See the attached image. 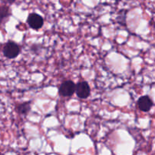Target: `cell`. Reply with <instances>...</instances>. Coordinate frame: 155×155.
<instances>
[{
	"label": "cell",
	"instance_id": "8992f818",
	"mask_svg": "<svg viewBox=\"0 0 155 155\" xmlns=\"http://www.w3.org/2000/svg\"><path fill=\"white\" fill-rule=\"evenodd\" d=\"M12 15L9 6L5 4H0V25L5 24Z\"/></svg>",
	"mask_w": 155,
	"mask_h": 155
},
{
	"label": "cell",
	"instance_id": "52a82bcc",
	"mask_svg": "<svg viewBox=\"0 0 155 155\" xmlns=\"http://www.w3.org/2000/svg\"><path fill=\"white\" fill-rule=\"evenodd\" d=\"M31 110V102L28 101V102L21 103L16 106L15 110L18 114L25 115L26 116Z\"/></svg>",
	"mask_w": 155,
	"mask_h": 155
},
{
	"label": "cell",
	"instance_id": "5b68a950",
	"mask_svg": "<svg viewBox=\"0 0 155 155\" xmlns=\"http://www.w3.org/2000/svg\"><path fill=\"white\" fill-rule=\"evenodd\" d=\"M138 107L141 111L142 112H148L153 107V104L152 100L148 96H142L138 99Z\"/></svg>",
	"mask_w": 155,
	"mask_h": 155
},
{
	"label": "cell",
	"instance_id": "ba28073f",
	"mask_svg": "<svg viewBox=\"0 0 155 155\" xmlns=\"http://www.w3.org/2000/svg\"><path fill=\"white\" fill-rule=\"evenodd\" d=\"M0 1L5 5H12L15 2L16 0H0Z\"/></svg>",
	"mask_w": 155,
	"mask_h": 155
},
{
	"label": "cell",
	"instance_id": "6da1fadb",
	"mask_svg": "<svg viewBox=\"0 0 155 155\" xmlns=\"http://www.w3.org/2000/svg\"><path fill=\"white\" fill-rule=\"evenodd\" d=\"M21 53V47L14 41H9L2 47V53L5 58L13 59L17 57Z\"/></svg>",
	"mask_w": 155,
	"mask_h": 155
},
{
	"label": "cell",
	"instance_id": "3957f363",
	"mask_svg": "<svg viewBox=\"0 0 155 155\" xmlns=\"http://www.w3.org/2000/svg\"><path fill=\"white\" fill-rule=\"evenodd\" d=\"M76 91V85L72 81H65L61 84L59 93L62 97H71Z\"/></svg>",
	"mask_w": 155,
	"mask_h": 155
},
{
	"label": "cell",
	"instance_id": "277c9868",
	"mask_svg": "<svg viewBox=\"0 0 155 155\" xmlns=\"http://www.w3.org/2000/svg\"><path fill=\"white\" fill-rule=\"evenodd\" d=\"M76 94L81 99H86L91 93L90 86L86 81H81L76 85Z\"/></svg>",
	"mask_w": 155,
	"mask_h": 155
},
{
	"label": "cell",
	"instance_id": "7a4b0ae2",
	"mask_svg": "<svg viewBox=\"0 0 155 155\" xmlns=\"http://www.w3.org/2000/svg\"><path fill=\"white\" fill-rule=\"evenodd\" d=\"M27 23L31 28L34 30L41 29L44 24L43 17L37 13H31L28 15L27 19Z\"/></svg>",
	"mask_w": 155,
	"mask_h": 155
},
{
	"label": "cell",
	"instance_id": "9c48e42d",
	"mask_svg": "<svg viewBox=\"0 0 155 155\" xmlns=\"http://www.w3.org/2000/svg\"><path fill=\"white\" fill-rule=\"evenodd\" d=\"M2 47H3V46L2 45V44H0V52L2 50Z\"/></svg>",
	"mask_w": 155,
	"mask_h": 155
}]
</instances>
